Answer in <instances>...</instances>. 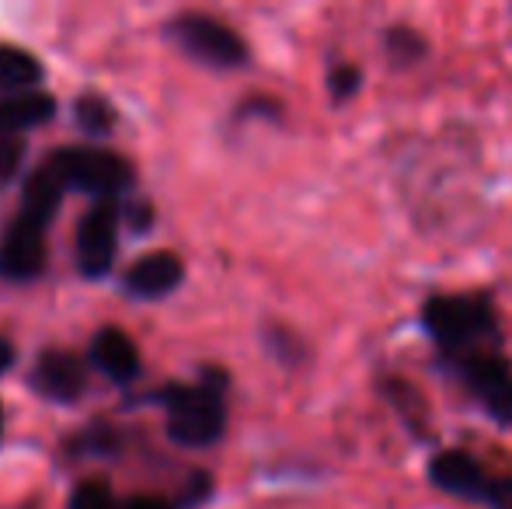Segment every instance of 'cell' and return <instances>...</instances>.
<instances>
[{"label":"cell","instance_id":"1","mask_svg":"<svg viewBox=\"0 0 512 509\" xmlns=\"http://www.w3.org/2000/svg\"><path fill=\"white\" fill-rule=\"evenodd\" d=\"M418 325L436 353L439 374L460 387L492 426L512 429V360L492 290L429 293Z\"/></svg>","mask_w":512,"mask_h":509},{"label":"cell","instance_id":"2","mask_svg":"<svg viewBox=\"0 0 512 509\" xmlns=\"http://www.w3.org/2000/svg\"><path fill=\"white\" fill-rule=\"evenodd\" d=\"M154 401L168 412V436L185 450H206L227 433V374L203 367L196 384H164Z\"/></svg>","mask_w":512,"mask_h":509},{"label":"cell","instance_id":"3","mask_svg":"<svg viewBox=\"0 0 512 509\" xmlns=\"http://www.w3.org/2000/svg\"><path fill=\"white\" fill-rule=\"evenodd\" d=\"M63 189L46 175L35 171L25 182V196L14 213L11 227H7L4 241H0V276L11 283H28L42 272L46 265V231L53 224L56 210H60Z\"/></svg>","mask_w":512,"mask_h":509},{"label":"cell","instance_id":"4","mask_svg":"<svg viewBox=\"0 0 512 509\" xmlns=\"http://www.w3.org/2000/svg\"><path fill=\"white\" fill-rule=\"evenodd\" d=\"M429 485L443 496L460 499L467 506L481 509H512V475L492 471L485 461L460 447H443L425 464Z\"/></svg>","mask_w":512,"mask_h":509},{"label":"cell","instance_id":"5","mask_svg":"<svg viewBox=\"0 0 512 509\" xmlns=\"http://www.w3.org/2000/svg\"><path fill=\"white\" fill-rule=\"evenodd\" d=\"M42 171L63 192H84V196H95L98 203H115V196L129 192L136 182L133 164L102 147H63L46 157Z\"/></svg>","mask_w":512,"mask_h":509},{"label":"cell","instance_id":"6","mask_svg":"<svg viewBox=\"0 0 512 509\" xmlns=\"http://www.w3.org/2000/svg\"><path fill=\"white\" fill-rule=\"evenodd\" d=\"M168 39L178 42L185 56H192L196 63H203L209 70H241L251 63L248 42L220 18L189 11L168 21Z\"/></svg>","mask_w":512,"mask_h":509},{"label":"cell","instance_id":"7","mask_svg":"<svg viewBox=\"0 0 512 509\" xmlns=\"http://www.w3.org/2000/svg\"><path fill=\"white\" fill-rule=\"evenodd\" d=\"M119 248V210L115 203H95L77 227V269L88 279H105Z\"/></svg>","mask_w":512,"mask_h":509},{"label":"cell","instance_id":"8","mask_svg":"<svg viewBox=\"0 0 512 509\" xmlns=\"http://www.w3.org/2000/svg\"><path fill=\"white\" fill-rule=\"evenodd\" d=\"M84 384H88V363L70 349H46L32 367V387L60 405L81 398Z\"/></svg>","mask_w":512,"mask_h":509},{"label":"cell","instance_id":"9","mask_svg":"<svg viewBox=\"0 0 512 509\" xmlns=\"http://www.w3.org/2000/svg\"><path fill=\"white\" fill-rule=\"evenodd\" d=\"M185 279V265L175 252H150L140 262L129 265L126 272V290L140 300H161L168 293H175Z\"/></svg>","mask_w":512,"mask_h":509},{"label":"cell","instance_id":"10","mask_svg":"<svg viewBox=\"0 0 512 509\" xmlns=\"http://www.w3.org/2000/svg\"><path fill=\"white\" fill-rule=\"evenodd\" d=\"M88 363L95 370H102L108 381L115 384H129L140 377L143 363H140V349L129 339L122 328H102V332L91 339L88 349Z\"/></svg>","mask_w":512,"mask_h":509},{"label":"cell","instance_id":"11","mask_svg":"<svg viewBox=\"0 0 512 509\" xmlns=\"http://www.w3.org/2000/svg\"><path fill=\"white\" fill-rule=\"evenodd\" d=\"M56 116V98L46 91H18L0 98V136H18Z\"/></svg>","mask_w":512,"mask_h":509},{"label":"cell","instance_id":"12","mask_svg":"<svg viewBox=\"0 0 512 509\" xmlns=\"http://www.w3.org/2000/svg\"><path fill=\"white\" fill-rule=\"evenodd\" d=\"M42 81V63L35 53L18 46H4L0 42V91L18 95V91H32Z\"/></svg>","mask_w":512,"mask_h":509},{"label":"cell","instance_id":"13","mask_svg":"<svg viewBox=\"0 0 512 509\" xmlns=\"http://www.w3.org/2000/svg\"><path fill=\"white\" fill-rule=\"evenodd\" d=\"M380 391H384V398L394 405V412L405 419L411 436H429L425 433V401L415 387L405 381H394V377H384V381H380Z\"/></svg>","mask_w":512,"mask_h":509},{"label":"cell","instance_id":"14","mask_svg":"<svg viewBox=\"0 0 512 509\" xmlns=\"http://www.w3.org/2000/svg\"><path fill=\"white\" fill-rule=\"evenodd\" d=\"M384 53H387V60H391L394 67H411V63L425 60V53H429V42H425V35L418 32V28L391 25L384 32Z\"/></svg>","mask_w":512,"mask_h":509},{"label":"cell","instance_id":"15","mask_svg":"<svg viewBox=\"0 0 512 509\" xmlns=\"http://www.w3.org/2000/svg\"><path fill=\"white\" fill-rule=\"evenodd\" d=\"M324 88H328V98L331 105H345L363 91V67L352 60H338L328 67L324 74Z\"/></svg>","mask_w":512,"mask_h":509},{"label":"cell","instance_id":"16","mask_svg":"<svg viewBox=\"0 0 512 509\" xmlns=\"http://www.w3.org/2000/svg\"><path fill=\"white\" fill-rule=\"evenodd\" d=\"M77 123L88 129V133H108L115 123V112L102 95H84L77 98Z\"/></svg>","mask_w":512,"mask_h":509},{"label":"cell","instance_id":"17","mask_svg":"<svg viewBox=\"0 0 512 509\" xmlns=\"http://www.w3.org/2000/svg\"><path fill=\"white\" fill-rule=\"evenodd\" d=\"M115 506V496L105 482H84L74 489L70 496V509H112Z\"/></svg>","mask_w":512,"mask_h":509},{"label":"cell","instance_id":"18","mask_svg":"<svg viewBox=\"0 0 512 509\" xmlns=\"http://www.w3.org/2000/svg\"><path fill=\"white\" fill-rule=\"evenodd\" d=\"M21 154H25V143L18 136H0V182H7L18 171Z\"/></svg>","mask_w":512,"mask_h":509},{"label":"cell","instance_id":"19","mask_svg":"<svg viewBox=\"0 0 512 509\" xmlns=\"http://www.w3.org/2000/svg\"><path fill=\"white\" fill-rule=\"evenodd\" d=\"M112 509H182V503L161 496H133V499H115Z\"/></svg>","mask_w":512,"mask_h":509},{"label":"cell","instance_id":"20","mask_svg":"<svg viewBox=\"0 0 512 509\" xmlns=\"http://www.w3.org/2000/svg\"><path fill=\"white\" fill-rule=\"evenodd\" d=\"M11 363H14V346L4 339V335H0V374H7V370H11Z\"/></svg>","mask_w":512,"mask_h":509},{"label":"cell","instance_id":"21","mask_svg":"<svg viewBox=\"0 0 512 509\" xmlns=\"http://www.w3.org/2000/svg\"><path fill=\"white\" fill-rule=\"evenodd\" d=\"M0 433H4V408H0Z\"/></svg>","mask_w":512,"mask_h":509}]
</instances>
